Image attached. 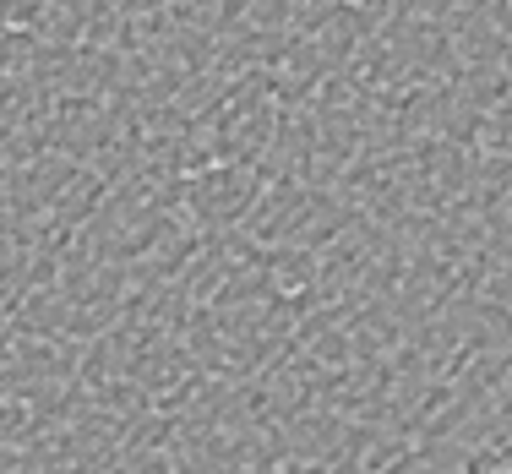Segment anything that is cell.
Wrapping results in <instances>:
<instances>
[{
	"mask_svg": "<svg viewBox=\"0 0 512 474\" xmlns=\"http://www.w3.org/2000/svg\"><path fill=\"white\" fill-rule=\"evenodd\" d=\"M393 474H512V447L469 453V458H453V464H420V458H409V464L393 469Z\"/></svg>",
	"mask_w": 512,
	"mask_h": 474,
	"instance_id": "cell-1",
	"label": "cell"
}]
</instances>
